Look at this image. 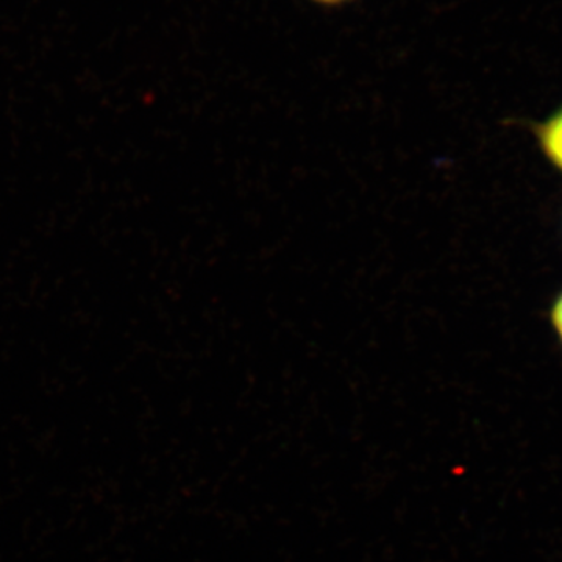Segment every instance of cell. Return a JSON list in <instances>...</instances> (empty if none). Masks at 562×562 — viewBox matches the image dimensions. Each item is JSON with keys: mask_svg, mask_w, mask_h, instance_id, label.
Listing matches in <instances>:
<instances>
[{"mask_svg": "<svg viewBox=\"0 0 562 562\" xmlns=\"http://www.w3.org/2000/svg\"><path fill=\"white\" fill-rule=\"evenodd\" d=\"M539 150L562 173V105L535 127Z\"/></svg>", "mask_w": 562, "mask_h": 562, "instance_id": "6da1fadb", "label": "cell"}, {"mask_svg": "<svg viewBox=\"0 0 562 562\" xmlns=\"http://www.w3.org/2000/svg\"><path fill=\"white\" fill-rule=\"evenodd\" d=\"M550 324H552L554 335L562 346V290L550 306Z\"/></svg>", "mask_w": 562, "mask_h": 562, "instance_id": "7a4b0ae2", "label": "cell"}, {"mask_svg": "<svg viewBox=\"0 0 562 562\" xmlns=\"http://www.w3.org/2000/svg\"><path fill=\"white\" fill-rule=\"evenodd\" d=\"M313 2L322 3V5H341V3L350 2V0H313Z\"/></svg>", "mask_w": 562, "mask_h": 562, "instance_id": "3957f363", "label": "cell"}]
</instances>
